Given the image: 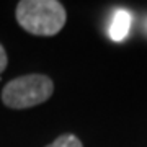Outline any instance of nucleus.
Masks as SVG:
<instances>
[{
	"mask_svg": "<svg viewBox=\"0 0 147 147\" xmlns=\"http://www.w3.org/2000/svg\"><path fill=\"white\" fill-rule=\"evenodd\" d=\"M15 16L18 25L34 36H56L67 20L65 8L57 0H21Z\"/></svg>",
	"mask_w": 147,
	"mask_h": 147,
	"instance_id": "obj_1",
	"label": "nucleus"
},
{
	"mask_svg": "<svg viewBox=\"0 0 147 147\" xmlns=\"http://www.w3.org/2000/svg\"><path fill=\"white\" fill-rule=\"evenodd\" d=\"M54 82L42 74H30L10 80L2 90V101L11 110H26L51 98Z\"/></svg>",
	"mask_w": 147,
	"mask_h": 147,
	"instance_id": "obj_2",
	"label": "nucleus"
},
{
	"mask_svg": "<svg viewBox=\"0 0 147 147\" xmlns=\"http://www.w3.org/2000/svg\"><path fill=\"white\" fill-rule=\"evenodd\" d=\"M131 13L124 8H118V10L113 13V18H111V25H110V38L115 42H121L124 38L127 36V33L131 30Z\"/></svg>",
	"mask_w": 147,
	"mask_h": 147,
	"instance_id": "obj_3",
	"label": "nucleus"
},
{
	"mask_svg": "<svg viewBox=\"0 0 147 147\" xmlns=\"http://www.w3.org/2000/svg\"><path fill=\"white\" fill-rule=\"evenodd\" d=\"M46 147H84V146H82V142H80V139L77 136H74V134H62V136H59L56 141L51 142Z\"/></svg>",
	"mask_w": 147,
	"mask_h": 147,
	"instance_id": "obj_4",
	"label": "nucleus"
},
{
	"mask_svg": "<svg viewBox=\"0 0 147 147\" xmlns=\"http://www.w3.org/2000/svg\"><path fill=\"white\" fill-rule=\"evenodd\" d=\"M7 64H8V59H7V53H5V49H3V46L0 44V72H3V70H5Z\"/></svg>",
	"mask_w": 147,
	"mask_h": 147,
	"instance_id": "obj_5",
	"label": "nucleus"
}]
</instances>
